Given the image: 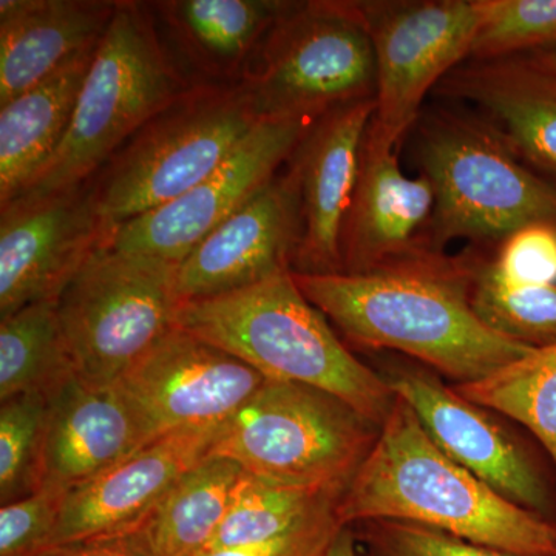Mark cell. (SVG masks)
Returning <instances> with one entry per match:
<instances>
[{
    "mask_svg": "<svg viewBox=\"0 0 556 556\" xmlns=\"http://www.w3.org/2000/svg\"><path fill=\"white\" fill-rule=\"evenodd\" d=\"M292 276L351 343L413 358L456 387L489 378L532 351L479 320L464 254L427 252L364 274Z\"/></svg>",
    "mask_w": 556,
    "mask_h": 556,
    "instance_id": "cell-1",
    "label": "cell"
},
{
    "mask_svg": "<svg viewBox=\"0 0 556 556\" xmlns=\"http://www.w3.org/2000/svg\"><path fill=\"white\" fill-rule=\"evenodd\" d=\"M343 527L397 521L511 556H555L556 525L500 495L450 459L396 396L375 447L338 506Z\"/></svg>",
    "mask_w": 556,
    "mask_h": 556,
    "instance_id": "cell-2",
    "label": "cell"
},
{
    "mask_svg": "<svg viewBox=\"0 0 556 556\" xmlns=\"http://www.w3.org/2000/svg\"><path fill=\"white\" fill-rule=\"evenodd\" d=\"M177 328L239 357L266 379L327 391L382 427L396 394L358 361L283 270L252 287L181 303Z\"/></svg>",
    "mask_w": 556,
    "mask_h": 556,
    "instance_id": "cell-3",
    "label": "cell"
},
{
    "mask_svg": "<svg viewBox=\"0 0 556 556\" xmlns=\"http://www.w3.org/2000/svg\"><path fill=\"white\" fill-rule=\"evenodd\" d=\"M190 86L164 46L149 3L118 0L84 79L67 135L24 193L56 192L90 181Z\"/></svg>",
    "mask_w": 556,
    "mask_h": 556,
    "instance_id": "cell-4",
    "label": "cell"
},
{
    "mask_svg": "<svg viewBox=\"0 0 556 556\" xmlns=\"http://www.w3.org/2000/svg\"><path fill=\"white\" fill-rule=\"evenodd\" d=\"M416 155L434 190L426 243L503 241L530 225L556 228V185L530 169L492 127L438 110L419 116Z\"/></svg>",
    "mask_w": 556,
    "mask_h": 556,
    "instance_id": "cell-5",
    "label": "cell"
},
{
    "mask_svg": "<svg viewBox=\"0 0 556 556\" xmlns=\"http://www.w3.org/2000/svg\"><path fill=\"white\" fill-rule=\"evenodd\" d=\"M260 121L240 84H193L91 178L102 219L115 229L185 195L217 169Z\"/></svg>",
    "mask_w": 556,
    "mask_h": 556,
    "instance_id": "cell-6",
    "label": "cell"
},
{
    "mask_svg": "<svg viewBox=\"0 0 556 556\" xmlns=\"http://www.w3.org/2000/svg\"><path fill=\"white\" fill-rule=\"evenodd\" d=\"M380 427L327 391L266 380L219 428L207 457H225L276 484L345 493Z\"/></svg>",
    "mask_w": 556,
    "mask_h": 556,
    "instance_id": "cell-7",
    "label": "cell"
},
{
    "mask_svg": "<svg viewBox=\"0 0 556 556\" xmlns=\"http://www.w3.org/2000/svg\"><path fill=\"white\" fill-rule=\"evenodd\" d=\"M240 86L262 119L316 121L375 100V47L358 2H289Z\"/></svg>",
    "mask_w": 556,
    "mask_h": 556,
    "instance_id": "cell-8",
    "label": "cell"
},
{
    "mask_svg": "<svg viewBox=\"0 0 556 556\" xmlns=\"http://www.w3.org/2000/svg\"><path fill=\"white\" fill-rule=\"evenodd\" d=\"M178 265L98 249L58 299V313L80 379L110 387L177 328Z\"/></svg>",
    "mask_w": 556,
    "mask_h": 556,
    "instance_id": "cell-9",
    "label": "cell"
},
{
    "mask_svg": "<svg viewBox=\"0 0 556 556\" xmlns=\"http://www.w3.org/2000/svg\"><path fill=\"white\" fill-rule=\"evenodd\" d=\"M376 56L375 113L367 144L394 149L419 119L428 91L470 58L479 0L358 2Z\"/></svg>",
    "mask_w": 556,
    "mask_h": 556,
    "instance_id": "cell-10",
    "label": "cell"
},
{
    "mask_svg": "<svg viewBox=\"0 0 556 556\" xmlns=\"http://www.w3.org/2000/svg\"><path fill=\"white\" fill-rule=\"evenodd\" d=\"M380 375L450 459L511 503L556 525L555 467L544 466L482 407L424 365L390 361Z\"/></svg>",
    "mask_w": 556,
    "mask_h": 556,
    "instance_id": "cell-11",
    "label": "cell"
},
{
    "mask_svg": "<svg viewBox=\"0 0 556 556\" xmlns=\"http://www.w3.org/2000/svg\"><path fill=\"white\" fill-rule=\"evenodd\" d=\"M113 232L98 211L91 179L0 204V317L60 299Z\"/></svg>",
    "mask_w": 556,
    "mask_h": 556,
    "instance_id": "cell-12",
    "label": "cell"
},
{
    "mask_svg": "<svg viewBox=\"0 0 556 556\" xmlns=\"http://www.w3.org/2000/svg\"><path fill=\"white\" fill-rule=\"evenodd\" d=\"M314 121L262 119L185 195L116 226L110 247L179 265L287 166Z\"/></svg>",
    "mask_w": 556,
    "mask_h": 556,
    "instance_id": "cell-13",
    "label": "cell"
},
{
    "mask_svg": "<svg viewBox=\"0 0 556 556\" xmlns=\"http://www.w3.org/2000/svg\"><path fill=\"white\" fill-rule=\"evenodd\" d=\"M239 357L175 328L116 382L153 438L228 422L266 383Z\"/></svg>",
    "mask_w": 556,
    "mask_h": 556,
    "instance_id": "cell-14",
    "label": "cell"
},
{
    "mask_svg": "<svg viewBox=\"0 0 556 556\" xmlns=\"http://www.w3.org/2000/svg\"><path fill=\"white\" fill-rule=\"evenodd\" d=\"M300 232L299 179L287 163V169L278 172L179 263V305L229 294L291 270Z\"/></svg>",
    "mask_w": 556,
    "mask_h": 556,
    "instance_id": "cell-15",
    "label": "cell"
},
{
    "mask_svg": "<svg viewBox=\"0 0 556 556\" xmlns=\"http://www.w3.org/2000/svg\"><path fill=\"white\" fill-rule=\"evenodd\" d=\"M375 108V100H368L329 110L311 124L292 152L288 164L298 175L302 208L292 273H343L340 241Z\"/></svg>",
    "mask_w": 556,
    "mask_h": 556,
    "instance_id": "cell-16",
    "label": "cell"
},
{
    "mask_svg": "<svg viewBox=\"0 0 556 556\" xmlns=\"http://www.w3.org/2000/svg\"><path fill=\"white\" fill-rule=\"evenodd\" d=\"M219 428L161 434L100 477L70 490L50 546L135 532L172 486L207 459Z\"/></svg>",
    "mask_w": 556,
    "mask_h": 556,
    "instance_id": "cell-17",
    "label": "cell"
},
{
    "mask_svg": "<svg viewBox=\"0 0 556 556\" xmlns=\"http://www.w3.org/2000/svg\"><path fill=\"white\" fill-rule=\"evenodd\" d=\"M434 190L424 174L408 177L394 149L364 141L361 170L343 226L342 274H364L431 252L426 243Z\"/></svg>",
    "mask_w": 556,
    "mask_h": 556,
    "instance_id": "cell-18",
    "label": "cell"
},
{
    "mask_svg": "<svg viewBox=\"0 0 556 556\" xmlns=\"http://www.w3.org/2000/svg\"><path fill=\"white\" fill-rule=\"evenodd\" d=\"M152 439L148 424L116 383L91 386L73 376L50 396L42 486L70 492Z\"/></svg>",
    "mask_w": 556,
    "mask_h": 556,
    "instance_id": "cell-19",
    "label": "cell"
},
{
    "mask_svg": "<svg viewBox=\"0 0 556 556\" xmlns=\"http://www.w3.org/2000/svg\"><path fill=\"white\" fill-rule=\"evenodd\" d=\"M437 91L477 105L507 148L556 185V73L530 58L471 61L448 73Z\"/></svg>",
    "mask_w": 556,
    "mask_h": 556,
    "instance_id": "cell-20",
    "label": "cell"
},
{
    "mask_svg": "<svg viewBox=\"0 0 556 556\" xmlns=\"http://www.w3.org/2000/svg\"><path fill=\"white\" fill-rule=\"evenodd\" d=\"M164 46L192 84L237 86L289 2L164 0L148 2ZM190 80V79H189Z\"/></svg>",
    "mask_w": 556,
    "mask_h": 556,
    "instance_id": "cell-21",
    "label": "cell"
},
{
    "mask_svg": "<svg viewBox=\"0 0 556 556\" xmlns=\"http://www.w3.org/2000/svg\"><path fill=\"white\" fill-rule=\"evenodd\" d=\"M110 0H2L0 105L49 78L108 31Z\"/></svg>",
    "mask_w": 556,
    "mask_h": 556,
    "instance_id": "cell-22",
    "label": "cell"
},
{
    "mask_svg": "<svg viewBox=\"0 0 556 556\" xmlns=\"http://www.w3.org/2000/svg\"><path fill=\"white\" fill-rule=\"evenodd\" d=\"M97 47L0 105V204L30 188L64 141Z\"/></svg>",
    "mask_w": 556,
    "mask_h": 556,
    "instance_id": "cell-23",
    "label": "cell"
},
{
    "mask_svg": "<svg viewBox=\"0 0 556 556\" xmlns=\"http://www.w3.org/2000/svg\"><path fill=\"white\" fill-rule=\"evenodd\" d=\"M243 473L233 460L207 457L179 479L137 529L153 554L197 556L206 551Z\"/></svg>",
    "mask_w": 556,
    "mask_h": 556,
    "instance_id": "cell-24",
    "label": "cell"
},
{
    "mask_svg": "<svg viewBox=\"0 0 556 556\" xmlns=\"http://www.w3.org/2000/svg\"><path fill=\"white\" fill-rule=\"evenodd\" d=\"M76 375L58 300L0 317V402L24 394L53 396Z\"/></svg>",
    "mask_w": 556,
    "mask_h": 556,
    "instance_id": "cell-25",
    "label": "cell"
},
{
    "mask_svg": "<svg viewBox=\"0 0 556 556\" xmlns=\"http://www.w3.org/2000/svg\"><path fill=\"white\" fill-rule=\"evenodd\" d=\"M455 390L527 428L556 470V345L532 350L489 378Z\"/></svg>",
    "mask_w": 556,
    "mask_h": 556,
    "instance_id": "cell-26",
    "label": "cell"
},
{
    "mask_svg": "<svg viewBox=\"0 0 556 556\" xmlns=\"http://www.w3.org/2000/svg\"><path fill=\"white\" fill-rule=\"evenodd\" d=\"M342 493L276 484L244 471L211 548L266 543L339 506Z\"/></svg>",
    "mask_w": 556,
    "mask_h": 556,
    "instance_id": "cell-27",
    "label": "cell"
},
{
    "mask_svg": "<svg viewBox=\"0 0 556 556\" xmlns=\"http://www.w3.org/2000/svg\"><path fill=\"white\" fill-rule=\"evenodd\" d=\"M470 305L496 334L540 350L556 345V285L511 287L501 281L479 252H464Z\"/></svg>",
    "mask_w": 556,
    "mask_h": 556,
    "instance_id": "cell-28",
    "label": "cell"
},
{
    "mask_svg": "<svg viewBox=\"0 0 556 556\" xmlns=\"http://www.w3.org/2000/svg\"><path fill=\"white\" fill-rule=\"evenodd\" d=\"M50 397L24 394L0 405V503L42 489V455Z\"/></svg>",
    "mask_w": 556,
    "mask_h": 556,
    "instance_id": "cell-29",
    "label": "cell"
},
{
    "mask_svg": "<svg viewBox=\"0 0 556 556\" xmlns=\"http://www.w3.org/2000/svg\"><path fill=\"white\" fill-rule=\"evenodd\" d=\"M481 20L471 61L517 58L556 49V0H479Z\"/></svg>",
    "mask_w": 556,
    "mask_h": 556,
    "instance_id": "cell-30",
    "label": "cell"
},
{
    "mask_svg": "<svg viewBox=\"0 0 556 556\" xmlns=\"http://www.w3.org/2000/svg\"><path fill=\"white\" fill-rule=\"evenodd\" d=\"M350 529L369 556H511L409 522L368 521Z\"/></svg>",
    "mask_w": 556,
    "mask_h": 556,
    "instance_id": "cell-31",
    "label": "cell"
},
{
    "mask_svg": "<svg viewBox=\"0 0 556 556\" xmlns=\"http://www.w3.org/2000/svg\"><path fill=\"white\" fill-rule=\"evenodd\" d=\"M67 493L42 486L0 507V556H33L50 547Z\"/></svg>",
    "mask_w": 556,
    "mask_h": 556,
    "instance_id": "cell-32",
    "label": "cell"
},
{
    "mask_svg": "<svg viewBox=\"0 0 556 556\" xmlns=\"http://www.w3.org/2000/svg\"><path fill=\"white\" fill-rule=\"evenodd\" d=\"M493 274L511 287L556 285V228L530 225L497 243L489 257Z\"/></svg>",
    "mask_w": 556,
    "mask_h": 556,
    "instance_id": "cell-33",
    "label": "cell"
},
{
    "mask_svg": "<svg viewBox=\"0 0 556 556\" xmlns=\"http://www.w3.org/2000/svg\"><path fill=\"white\" fill-rule=\"evenodd\" d=\"M342 529L336 507L276 540L251 546L211 548L197 556H325Z\"/></svg>",
    "mask_w": 556,
    "mask_h": 556,
    "instance_id": "cell-34",
    "label": "cell"
},
{
    "mask_svg": "<svg viewBox=\"0 0 556 556\" xmlns=\"http://www.w3.org/2000/svg\"><path fill=\"white\" fill-rule=\"evenodd\" d=\"M33 556H155L146 538L135 532L56 544Z\"/></svg>",
    "mask_w": 556,
    "mask_h": 556,
    "instance_id": "cell-35",
    "label": "cell"
},
{
    "mask_svg": "<svg viewBox=\"0 0 556 556\" xmlns=\"http://www.w3.org/2000/svg\"><path fill=\"white\" fill-rule=\"evenodd\" d=\"M325 556H358L357 541L350 527H343Z\"/></svg>",
    "mask_w": 556,
    "mask_h": 556,
    "instance_id": "cell-36",
    "label": "cell"
},
{
    "mask_svg": "<svg viewBox=\"0 0 556 556\" xmlns=\"http://www.w3.org/2000/svg\"><path fill=\"white\" fill-rule=\"evenodd\" d=\"M529 58L535 62L536 65H540V67L556 73V49L540 51V53H533L532 56Z\"/></svg>",
    "mask_w": 556,
    "mask_h": 556,
    "instance_id": "cell-37",
    "label": "cell"
},
{
    "mask_svg": "<svg viewBox=\"0 0 556 556\" xmlns=\"http://www.w3.org/2000/svg\"><path fill=\"white\" fill-rule=\"evenodd\" d=\"M367 556H369V555H367Z\"/></svg>",
    "mask_w": 556,
    "mask_h": 556,
    "instance_id": "cell-38",
    "label": "cell"
},
{
    "mask_svg": "<svg viewBox=\"0 0 556 556\" xmlns=\"http://www.w3.org/2000/svg\"><path fill=\"white\" fill-rule=\"evenodd\" d=\"M556 556V555H555Z\"/></svg>",
    "mask_w": 556,
    "mask_h": 556,
    "instance_id": "cell-39",
    "label": "cell"
}]
</instances>
